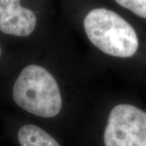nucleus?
<instances>
[{
	"label": "nucleus",
	"instance_id": "1",
	"mask_svg": "<svg viewBox=\"0 0 146 146\" xmlns=\"http://www.w3.org/2000/svg\"><path fill=\"white\" fill-rule=\"evenodd\" d=\"M63 51L49 42L16 51L0 78L9 104L25 116L49 122L81 110L82 70Z\"/></svg>",
	"mask_w": 146,
	"mask_h": 146
},
{
	"label": "nucleus",
	"instance_id": "3",
	"mask_svg": "<svg viewBox=\"0 0 146 146\" xmlns=\"http://www.w3.org/2000/svg\"><path fill=\"white\" fill-rule=\"evenodd\" d=\"M103 120V146H146V109L134 102L114 99L98 108Z\"/></svg>",
	"mask_w": 146,
	"mask_h": 146
},
{
	"label": "nucleus",
	"instance_id": "5",
	"mask_svg": "<svg viewBox=\"0 0 146 146\" xmlns=\"http://www.w3.org/2000/svg\"><path fill=\"white\" fill-rule=\"evenodd\" d=\"M121 7L146 20V0H114Z\"/></svg>",
	"mask_w": 146,
	"mask_h": 146
},
{
	"label": "nucleus",
	"instance_id": "4",
	"mask_svg": "<svg viewBox=\"0 0 146 146\" xmlns=\"http://www.w3.org/2000/svg\"><path fill=\"white\" fill-rule=\"evenodd\" d=\"M14 136L20 146H61L48 131L29 121L15 123Z\"/></svg>",
	"mask_w": 146,
	"mask_h": 146
},
{
	"label": "nucleus",
	"instance_id": "2",
	"mask_svg": "<svg viewBox=\"0 0 146 146\" xmlns=\"http://www.w3.org/2000/svg\"><path fill=\"white\" fill-rule=\"evenodd\" d=\"M87 46L102 61L113 66L146 69V36L115 11L89 10L81 21Z\"/></svg>",
	"mask_w": 146,
	"mask_h": 146
},
{
	"label": "nucleus",
	"instance_id": "6",
	"mask_svg": "<svg viewBox=\"0 0 146 146\" xmlns=\"http://www.w3.org/2000/svg\"><path fill=\"white\" fill-rule=\"evenodd\" d=\"M16 51H13L0 41V78L5 75L16 57Z\"/></svg>",
	"mask_w": 146,
	"mask_h": 146
}]
</instances>
